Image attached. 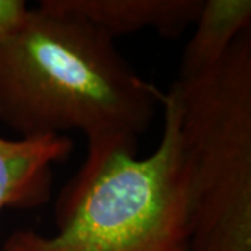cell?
Masks as SVG:
<instances>
[{
    "instance_id": "7",
    "label": "cell",
    "mask_w": 251,
    "mask_h": 251,
    "mask_svg": "<svg viewBox=\"0 0 251 251\" xmlns=\"http://www.w3.org/2000/svg\"><path fill=\"white\" fill-rule=\"evenodd\" d=\"M27 3L21 0H0V41L13 35L27 17Z\"/></svg>"
},
{
    "instance_id": "4",
    "label": "cell",
    "mask_w": 251,
    "mask_h": 251,
    "mask_svg": "<svg viewBox=\"0 0 251 251\" xmlns=\"http://www.w3.org/2000/svg\"><path fill=\"white\" fill-rule=\"evenodd\" d=\"M73 151L67 135L7 140L0 137V212L4 208L35 209L52 196L54 163Z\"/></svg>"
},
{
    "instance_id": "1",
    "label": "cell",
    "mask_w": 251,
    "mask_h": 251,
    "mask_svg": "<svg viewBox=\"0 0 251 251\" xmlns=\"http://www.w3.org/2000/svg\"><path fill=\"white\" fill-rule=\"evenodd\" d=\"M162 100L163 92L131 69L112 36L46 0L0 41V122L25 140L69 131L87 137V158L57 198L54 224L112 158L137 156Z\"/></svg>"
},
{
    "instance_id": "5",
    "label": "cell",
    "mask_w": 251,
    "mask_h": 251,
    "mask_svg": "<svg viewBox=\"0 0 251 251\" xmlns=\"http://www.w3.org/2000/svg\"><path fill=\"white\" fill-rule=\"evenodd\" d=\"M52 7L78 14L113 39L144 28L176 38L196 24L204 0H46Z\"/></svg>"
},
{
    "instance_id": "3",
    "label": "cell",
    "mask_w": 251,
    "mask_h": 251,
    "mask_svg": "<svg viewBox=\"0 0 251 251\" xmlns=\"http://www.w3.org/2000/svg\"><path fill=\"white\" fill-rule=\"evenodd\" d=\"M162 108L161 143L148 158H112L56 234L20 229L3 251H188L190 190L175 82Z\"/></svg>"
},
{
    "instance_id": "6",
    "label": "cell",
    "mask_w": 251,
    "mask_h": 251,
    "mask_svg": "<svg viewBox=\"0 0 251 251\" xmlns=\"http://www.w3.org/2000/svg\"><path fill=\"white\" fill-rule=\"evenodd\" d=\"M250 27V0H204L196 31L181 57L177 80L196 78L215 67L234 39Z\"/></svg>"
},
{
    "instance_id": "2",
    "label": "cell",
    "mask_w": 251,
    "mask_h": 251,
    "mask_svg": "<svg viewBox=\"0 0 251 251\" xmlns=\"http://www.w3.org/2000/svg\"><path fill=\"white\" fill-rule=\"evenodd\" d=\"M188 173V251H251V27L222 60L175 81Z\"/></svg>"
}]
</instances>
